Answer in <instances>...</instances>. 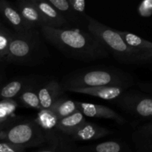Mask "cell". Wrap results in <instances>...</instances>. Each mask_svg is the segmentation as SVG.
<instances>
[{"mask_svg":"<svg viewBox=\"0 0 152 152\" xmlns=\"http://www.w3.org/2000/svg\"><path fill=\"white\" fill-rule=\"evenodd\" d=\"M39 85L37 84L28 87L22 91L16 98L18 103L22 106L28 108H34L38 111L42 109L39 98L38 94V87Z\"/></svg>","mask_w":152,"mask_h":152,"instance_id":"cell-21","label":"cell"},{"mask_svg":"<svg viewBox=\"0 0 152 152\" xmlns=\"http://www.w3.org/2000/svg\"><path fill=\"white\" fill-rule=\"evenodd\" d=\"M0 13L16 32L32 29L25 22L16 6L13 5L7 0H0Z\"/></svg>","mask_w":152,"mask_h":152,"instance_id":"cell-13","label":"cell"},{"mask_svg":"<svg viewBox=\"0 0 152 152\" xmlns=\"http://www.w3.org/2000/svg\"><path fill=\"white\" fill-rule=\"evenodd\" d=\"M13 32L4 25L0 26V62H5L8 47Z\"/></svg>","mask_w":152,"mask_h":152,"instance_id":"cell-25","label":"cell"},{"mask_svg":"<svg viewBox=\"0 0 152 152\" xmlns=\"http://www.w3.org/2000/svg\"><path fill=\"white\" fill-rule=\"evenodd\" d=\"M0 140L7 141L24 148H38L45 143L44 132L35 119L17 117L0 131Z\"/></svg>","mask_w":152,"mask_h":152,"instance_id":"cell-5","label":"cell"},{"mask_svg":"<svg viewBox=\"0 0 152 152\" xmlns=\"http://www.w3.org/2000/svg\"><path fill=\"white\" fill-rule=\"evenodd\" d=\"M26 148L23 146L2 140L0 142V152H24Z\"/></svg>","mask_w":152,"mask_h":152,"instance_id":"cell-27","label":"cell"},{"mask_svg":"<svg viewBox=\"0 0 152 152\" xmlns=\"http://www.w3.org/2000/svg\"><path fill=\"white\" fill-rule=\"evenodd\" d=\"M64 15L71 25L83 26L88 22L82 19L73 9L69 0H46Z\"/></svg>","mask_w":152,"mask_h":152,"instance_id":"cell-19","label":"cell"},{"mask_svg":"<svg viewBox=\"0 0 152 152\" xmlns=\"http://www.w3.org/2000/svg\"><path fill=\"white\" fill-rule=\"evenodd\" d=\"M18 104L14 99H4L0 101V125H7L17 118L14 116V112Z\"/></svg>","mask_w":152,"mask_h":152,"instance_id":"cell-24","label":"cell"},{"mask_svg":"<svg viewBox=\"0 0 152 152\" xmlns=\"http://www.w3.org/2000/svg\"><path fill=\"white\" fill-rule=\"evenodd\" d=\"M112 132L96 123L86 121L71 135L75 142L77 141L96 140L111 134Z\"/></svg>","mask_w":152,"mask_h":152,"instance_id":"cell-14","label":"cell"},{"mask_svg":"<svg viewBox=\"0 0 152 152\" xmlns=\"http://www.w3.org/2000/svg\"><path fill=\"white\" fill-rule=\"evenodd\" d=\"M125 41L136 50L141 56H143L148 62H152V42L148 40L142 39L139 36L128 32V31H118Z\"/></svg>","mask_w":152,"mask_h":152,"instance_id":"cell-17","label":"cell"},{"mask_svg":"<svg viewBox=\"0 0 152 152\" xmlns=\"http://www.w3.org/2000/svg\"><path fill=\"white\" fill-rule=\"evenodd\" d=\"M128 88L119 86H103L97 87L73 88L68 89V91L76 94H87L98 97L105 100L113 101L120 96Z\"/></svg>","mask_w":152,"mask_h":152,"instance_id":"cell-10","label":"cell"},{"mask_svg":"<svg viewBox=\"0 0 152 152\" xmlns=\"http://www.w3.org/2000/svg\"><path fill=\"white\" fill-rule=\"evenodd\" d=\"M41 13L45 25L53 28H68L70 23L61 12L46 0H31Z\"/></svg>","mask_w":152,"mask_h":152,"instance_id":"cell-9","label":"cell"},{"mask_svg":"<svg viewBox=\"0 0 152 152\" xmlns=\"http://www.w3.org/2000/svg\"><path fill=\"white\" fill-rule=\"evenodd\" d=\"M132 139L139 151L152 152V121L136 128L132 134Z\"/></svg>","mask_w":152,"mask_h":152,"instance_id":"cell-16","label":"cell"},{"mask_svg":"<svg viewBox=\"0 0 152 152\" xmlns=\"http://www.w3.org/2000/svg\"><path fill=\"white\" fill-rule=\"evenodd\" d=\"M65 91H66L61 83L56 80H48L40 84L38 87V94L42 108H50Z\"/></svg>","mask_w":152,"mask_h":152,"instance_id":"cell-12","label":"cell"},{"mask_svg":"<svg viewBox=\"0 0 152 152\" xmlns=\"http://www.w3.org/2000/svg\"><path fill=\"white\" fill-rule=\"evenodd\" d=\"M39 30L47 42L68 58L92 62L109 56L103 44L89 31L48 25H43Z\"/></svg>","mask_w":152,"mask_h":152,"instance_id":"cell-1","label":"cell"},{"mask_svg":"<svg viewBox=\"0 0 152 152\" xmlns=\"http://www.w3.org/2000/svg\"><path fill=\"white\" fill-rule=\"evenodd\" d=\"M77 104L79 110L86 117L111 120L120 125L126 123V120L124 117L105 105L83 102H77Z\"/></svg>","mask_w":152,"mask_h":152,"instance_id":"cell-8","label":"cell"},{"mask_svg":"<svg viewBox=\"0 0 152 152\" xmlns=\"http://www.w3.org/2000/svg\"><path fill=\"white\" fill-rule=\"evenodd\" d=\"M65 91L73 88L119 86L130 88L134 79L128 73L112 68H92L75 71L60 82Z\"/></svg>","mask_w":152,"mask_h":152,"instance_id":"cell-3","label":"cell"},{"mask_svg":"<svg viewBox=\"0 0 152 152\" xmlns=\"http://www.w3.org/2000/svg\"><path fill=\"white\" fill-rule=\"evenodd\" d=\"M113 102L128 114L144 120H152V95L134 90L123 92Z\"/></svg>","mask_w":152,"mask_h":152,"instance_id":"cell-6","label":"cell"},{"mask_svg":"<svg viewBox=\"0 0 152 152\" xmlns=\"http://www.w3.org/2000/svg\"><path fill=\"white\" fill-rule=\"evenodd\" d=\"M39 83V81L34 77H20L13 79L0 86V99H16L25 89Z\"/></svg>","mask_w":152,"mask_h":152,"instance_id":"cell-11","label":"cell"},{"mask_svg":"<svg viewBox=\"0 0 152 152\" xmlns=\"http://www.w3.org/2000/svg\"><path fill=\"white\" fill-rule=\"evenodd\" d=\"M50 109L56 114L58 118L62 119L78 111L79 108L77 102H74L67 97L60 96L50 106Z\"/></svg>","mask_w":152,"mask_h":152,"instance_id":"cell-22","label":"cell"},{"mask_svg":"<svg viewBox=\"0 0 152 152\" xmlns=\"http://www.w3.org/2000/svg\"><path fill=\"white\" fill-rule=\"evenodd\" d=\"M87 20L88 31L97 37L116 60L125 65L148 63L143 56L125 41L117 30H114L90 16H87Z\"/></svg>","mask_w":152,"mask_h":152,"instance_id":"cell-4","label":"cell"},{"mask_svg":"<svg viewBox=\"0 0 152 152\" xmlns=\"http://www.w3.org/2000/svg\"><path fill=\"white\" fill-rule=\"evenodd\" d=\"M39 28L13 32L6 58L7 63L25 66L40 65L50 56Z\"/></svg>","mask_w":152,"mask_h":152,"instance_id":"cell-2","label":"cell"},{"mask_svg":"<svg viewBox=\"0 0 152 152\" xmlns=\"http://www.w3.org/2000/svg\"><path fill=\"white\" fill-rule=\"evenodd\" d=\"M71 6L74 11L83 19L88 22L87 16L86 13V1L85 0H70Z\"/></svg>","mask_w":152,"mask_h":152,"instance_id":"cell-26","label":"cell"},{"mask_svg":"<svg viewBox=\"0 0 152 152\" xmlns=\"http://www.w3.org/2000/svg\"><path fill=\"white\" fill-rule=\"evenodd\" d=\"M138 88L141 90V91L145 92L148 94L152 95V82L148 83H138Z\"/></svg>","mask_w":152,"mask_h":152,"instance_id":"cell-29","label":"cell"},{"mask_svg":"<svg viewBox=\"0 0 152 152\" xmlns=\"http://www.w3.org/2000/svg\"><path fill=\"white\" fill-rule=\"evenodd\" d=\"M2 77H3V75H1V74H0V83H1V80H2Z\"/></svg>","mask_w":152,"mask_h":152,"instance_id":"cell-30","label":"cell"},{"mask_svg":"<svg viewBox=\"0 0 152 152\" xmlns=\"http://www.w3.org/2000/svg\"><path fill=\"white\" fill-rule=\"evenodd\" d=\"M128 149L127 145L123 142L116 140H109L95 145L77 147L76 152H121Z\"/></svg>","mask_w":152,"mask_h":152,"instance_id":"cell-20","label":"cell"},{"mask_svg":"<svg viewBox=\"0 0 152 152\" xmlns=\"http://www.w3.org/2000/svg\"><path fill=\"white\" fill-rule=\"evenodd\" d=\"M140 14L144 17H148L152 14V0H143L139 7Z\"/></svg>","mask_w":152,"mask_h":152,"instance_id":"cell-28","label":"cell"},{"mask_svg":"<svg viewBox=\"0 0 152 152\" xmlns=\"http://www.w3.org/2000/svg\"><path fill=\"white\" fill-rule=\"evenodd\" d=\"M69 1H70V0H69Z\"/></svg>","mask_w":152,"mask_h":152,"instance_id":"cell-32","label":"cell"},{"mask_svg":"<svg viewBox=\"0 0 152 152\" xmlns=\"http://www.w3.org/2000/svg\"><path fill=\"white\" fill-rule=\"evenodd\" d=\"M86 116L80 111H75L73 114L59 119L56 129L63 133L71 136L76 130L79 129L86 122Z\"/></svg>","mask_w":152,"mask_h":152,"instance_id":"cell-18","label":"cell"},{"mask_svg":"<svg viewBox=\"0 0 152 152\" xmlns=\"http://www.w3.org/2000/svg\"><path fill=\"white\" fill-rule=\"evenodd\" d=\"M35 120L43 132H48L56 129L59 119L50 108H42Z\"/></svg>","mask_w":152,"mask_h":152,"instance_id":"cell-23","label":"cell"},{"mask_svg":"<svg viewBox=\"0 0 152 152\" xmlns=\"http://www.w3.org/2000/svg\"><path fill=\"white\" fill-rule=\"evenodd\" d=\"M44 132L45 143L38 147L37 152H76L77 148L75 141L70 135L57 129Z\"/></svg>","mask_w":152,"mask_h":152,"instance_id":"cell-7","label":"cell"},{"mask_svg":"<svg viewBox=\"0 0 152 152\" xmlns=\"http://www.w3.org/2000/svg\"><path fill=\"white\" fill-rule=\"evenodd\" d=\"M1 25H3V24H2V23H1V22H0V26H1Z\"/></svg>","mask_w":152,"mask_h":152,"instance_id":"cell-31","label":"cell"},{"mask_svg":"<svg viewBox=\"0 0 152 152\" xmlns=\"http://www.w3.org/2000/svg\"><path fill=\"white\" fill-rule=\"evenodd\" d=\"M16 6L31 28L39 29L45 25L41 13L31 0H17Z\"/></svg>","mask_w":152,"mask_h":152,"instance_id":"cell-15","label":"cell"}]
</instances>
